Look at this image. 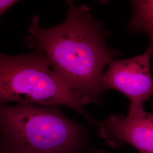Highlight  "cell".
Listing matches in <instances>:
<instances>
[{"label": "cell", "instance_id": "1", "mask_svg": "<svg viewBox=\"0 0 153 153\" xmlns=\"http://www.w3.org/2000/svg\"><path fill=\"white\" fill-rule=\"evenodd\" d=\"M65 20L51 28L39 26L33 16L27 31L28 43L42 51L55 74L82 104L99 103L104 89L103 70L118 52L106 43L108 33L85 4L68 1Z\"/></svg>", "mask_w": 153, "mask_h": 153}, {"label": "cell", "instance_id": "2", "mask_svg": "<svg viewBox=\"0 0 153 153\" xmlns=\"http://www.w3.org/2000/svg\"><path fill=\"white\" fill-rule=\"evenodd\" d=\"M86 140L59 106L0 104V153H76Z\"/></svg>", "mask_w": 153, "mask_h": 153}, {"label": "cell", "instance_id": "3", "mask_svg": "<svg viewBox=\"0 0 153 153\" xmlns=\"http://www.w3.org/2000/svg\"><path fill=\"white\" fill-rule=\"evenodd\" d=\"M9 102L44 107L65 105L91 124L95 121L83 108L80 98L55 74L47 58L39 49L18 56L0 52V104Z\"/></svg>", "mask_w": 153, "mask_h": 153}, {"label": "cell", "instance_id": "4", "mask_svg": "<svg viewBox=\"0 0 153 153\" xmlns=\"http://www.w3.org/2000/svg\"><path fill=\"white\" fill-rule=\"evenodd\" d=\"M151 57L146 51L130 59L111 61L102 76V85L104 90H117L129 99V115H140L145 112L143 104L153 96Z\"/></svg>", "mask_w": 153, "mask_h": 153}, {"label": "cell", "instance_id": "5", "mask_svg": "<svg viewBox=\"0 0 153 153\" xmlns=\"http://www.w3.org/2000/svg\"><path fill=\"white\" fill-rule=\"evenodd\" d=\"M99 134L109 146L129 144L140 153H153V113L138 115H111L95 121Z\"/></svg>", "mask_w": 153, "mask_h": 153}, {"label": "cell", "instance_id": "6", "mask_svg": "<svg viewBox=\"0 0 153 153\" xmlns=\"http://www.w3.org/2000/svg\"><path fill=\"white\" fill-rule=\"evenodd\" d=\"M133 14L129 27L134 33L143 32L150 38V44L146 51L153 56V0L131 1Z\"/></svg>", "mask_w": 153, "mask_h": 153}, {"label": "cell", "instance_id": "7", "mask_svg": "<svg viewBox=\"0 0 153 153\" xmlns=\"http://www.w3.org/2000/svg\"><path fill=\"white\" fill-rule=\"evenodd\" d=\"M17 1L14 0H1L0 1V16H1L6 10L15 5Z\"/></svg>", "mask_w": 153, "mask_h": 153}, {"label": "cell", "instance_id": "8", "mask_svg": "<svg viewBox=\"0 0 153 153\" xmlns=\"http://www.w3.org/2000/svg\"><path fill=\"white\" fill-rule=\"evenodd\" d=\"M83 153H105L104 152L99 150H90L89 151H88L87 152Z\"/></svg>", "mask_w": 153, "mask_h": 153}]
</instances>
